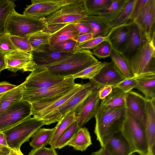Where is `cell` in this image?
<instances>
[{"instance_id":"6da1fadb","label":"cell","mask_w":155,"mask_h":155,"mask_svg":"<svg viewBox=\"0 0 155 155\" xmlns=\"http://www.w3.org/2000/svg\"><path fill=\"white\" fill-rule=\"evenodd\" d=\"M126 107L99 109L95 116L94 132L97 140L104 147L110 138L120 132L124 120Z\"/></svg>"},{"instance_id":"7a4b0ae2","label":"cell","mask_w":155,"mask_h":155,"mask_svg":"<svg viewBox=\"0 0 155 155\" xmlns=\"http://www.w3.org/2000/svg\"><path fill=\"white\" fill-rule=\"evenodd\" d=\"M99 61L90 50H80L74 52L65 59L45 67L54 74L68 77Z\"/></svg>"},{"instance_id":"3957f363","label":"cell","mask_w":155,"mask_h":155,"mask_svg":"<svg viewBox=\"0 0 155 155\" xmlns=\"http://www.w3.org/2000/svg\"><path fill=\"white\" fill-rule=\"evenodd\" d=\"M42 18L21 14L13 11L7 20L4 31L10 36L28 37L48 28Z\"/></svg>"},{"instance_id":"277c9868","label":"cell","mask_w":155,"mask_h":155,"mask_svg":"<svg viewBox=\"0 0 155 155\" xmlns=\"http://www.w3.org/2000/svg\"><path fill=\"white\" fill-rule=\"evenodd\" d=\"M120 132L134 153L137 152L140 155L149 153L145 127L127 108Z\"/></svg>"},{"instance_id":"5b68a950","label":"cell","mask_w":155,"mask_h":155,"mask_svg":"<svg viewBox=\"0 0 155 155\" xmlns=\"http://www.w3.org/2000/svg\"><path fill=\"white\" fill-rule=\"evenodd\" d=\"M45 125L42 120L31 116L2 132L5 136L8 146L12 150H20L21 145L28 141L35 132Z\"/></svg>"},{"instance_id":"8992f818","label":"cell","mask_w":155,"mask_h":155,"mask_svg":"<svg viewBox=\"0 0 155 155\" xmlns=\"http://www.w3.org/2000/svg\"><path fill=\"white\" fill-rule=\"evenodd\" d=\"M129 61L135 78L155 74V42L147 40Z\"/></svg>"},{"instance_id":"52a82bcc","label":"cell","mask_w":155,"mask_h":155,"mask_svg":"<svg viewBox=\"0 0 155 155\" xmlns=\"http://www.w3.org/2000/svg\"><path fill=\"white\" fill-rule=\"evenodd\" d=\"M71 76L53 87L41 89L23 88L22 100L30 104L51 99L58 96L65 94L72 89L77 83Z\"/></svg>"},{"instance_id":"ba28073f","label":"cell","mask_w":155,"mask_h":155,"mask_svg":"<svg viewBox=\"0 0 155 155\" xmlns=\"http://www.w3.org/2000/svg\"><path fill=\"white\" fill-rule=\"evenodd\" d=\"M88 15L85 0H76L64 6L53 14L42 18L48 26L79 22Z\"/></svg>"},{"instance_id":"9c48e42d","label":"cell","mask_w":155,"mask_h":155,"mask_svg":"<svg viewBox=\"0 0 155 155\" xmlns=\"http://www.w3.org/2000/svg\"><path fill=\"white\" fill-rule=\"evenodd\" d=\"M31 116L30 104L22 100L16 103L0 114V131L15 126Z\"/></svg>"},{"instance_id":"30bf717a","label":"cell","mask_w":155,"mask_h":155,"mask_svg":"<svg viewBox=\"0 0 155 155\" xmlns=\"http://www.w3.org/2000/svg\"><path fill=\"white\" fill-rule=\"evenodd\" d=\"M67 78L54 74L45 67H37L23 82V88L36 89L50 87L61 83Z\"/></svg>"},{"instance_id":"8fae6325","label":"cell","mask_w":155,"mask_h":155,"mask_svg":"<svg viewBox=\"0 0 155 155\" xmlns=\"http://www.w3.org/2000/svg\"><path fill=\"white\" fill-rule=\"evenodd\" d=\"M76 0H32L26 6L23 15L41 18L55 12L62 7L75 2Z\"/></svg>"},{"instance_id":"7c38bea8","label":"cell","mask_w":155,"mask_h":155,"mask_svg":"<svg viewBox=\"0 0 155 155\" xmlns=\"http://www.w3.org/2000/svg\"><path fill=\"white\" fill-rule=\"evenodd\" d=\"M133 21L149 41L155 42V0H147Z\"/></svg>"},{"instance_id":"4fadbf2b","label":"cell","mask_w":155,"mask_h":155,"mask_svg":"<svg viewBox=\"0 0 155 155\" xmlns=\"http://www.w3.org/2000/svg\"><path fill=\"white\" fill-rule=\"evenodd\" d=\"M83 85L84 84H77L72 89L61 97L33 114V117L42 120L45 125L58 122L59 121L58 116L59 109L81 89Z\"/></svg>"},{"instance_id":"5bb4252c","label":"cell","mask_w":155,"mask_h":155,"mask_svg":"<svg viewBox=\"0 0 155 155\" xmlns=\"http://www.w3.org/2000/svg\"><path fill=\"white\" fill-rule=\"evenodd\" d=\"M95 88L75 110L79 128L82 127L95 116L100 108V99Z\"/></svg>"},{"instance_id":"9a60e30c","label":"cell","mask_w":155,"mask_h":155,"mask_svg":"<svg viewBox=\"0 0 155 155\" xmlns=\"http://www.w3.org/2000/svg\"><path fill=\"white\" fill-rule=\"evenodd\" d=\"M5 57L6 69L14 73L19 70L32 72L37 67L30 53L17 49Z\"/></svg>"},{"instance_id":"2e32d148","label":"cell","mask_w":155,"mask_h":155,"mask_svg":"<svg viewBox=\"0 0 155 155\" xmlns=\"http://www.w3.org/2000/svg\"><path fill=\"white\" fill-rule=\"evenodd\" d=\"M125 79L114 63L112 61L108 63L93 79L90 80L95 85L97 88L105 85L114 86Z\"/></svg>"},{"instance_id":"e0dca14e","label":"cell","mask_w":155,"mask_h":155,"mask_svg":"<svg viewBox=\"0 0 155 155\" xmlns=\"http://www.w3.org/2000/svg\"><path fill=\"white\" fill-rule=\"evenodd\" d=\"M147 100L144 96L137 92L131 91L127 93L125 103L126 108L145 127Z\"/></svg>"},{"instance_id":"ac0fdd59","label":"cell","mask_w":155,"mask_h":155,"mask_svg":"<svg viewBox=\"0 0 155 155\" xmlns=\"http://www.w3.org/2000/svg\"><path fill=\"white\" fill-rule=\"evenodd\" d=\"M73 52L60 51L51 48L48 45L42 51H32L30 53L37 67H45L58 62L68 57Z\"/></svg>"},{"instance_id":"d6986e66","label":"cell","mask_w":155,"mask_h":155,"mask_svg":"<svg viewBox=\"0 0 155 155\" xmlns=\"http://www.w3.org/2000/svg\"><path fill=\"white\" fill-rule=\"evenodd\" d=\"M96 88L95 85L90 81L84 84L81 88L59 109L58 116L59 120L68 112L75 110Z\"/></svg>"},{"instance_id":"ffe728a7","label":"cell","mask_w":155,"mask_h":155,"mask_svg":"<svg viewBox=\"0 0 155 155\" xmlns=\"http://www.w3.org/2000/svg\"><path fill=\"white\" fill-rule=\"evenodd\" d=\"M128 23L129 35L121 54L129 60L147 39L143 32L133 21Z\"/></svg>"},{"instance_id":"44dd1931","label":"cell","mask_w":155,"mask_h":155,"mask_svg":"<svg viewBox=\"0 0 155 155\" xmlns=\"http://www.w3.org/2000/svg\"><path fill=\"white\" fill-rule=\"evenodd\" d=\"M145 129L148 143L149 153L151 155H155V99L147 100Z\"/></svg>"},{"instance_id":"7402d4cb","label":"cell","mask_w":155,"mask_h":155,"mask_svg":"<svg viewBox=\"0 0 155 155\" xmlns=\"http://www.w3.org/2000/svg\"><path fill=\"white\" fill-rule=\"evenodd\" d=\"M129 33L128 23L111 28L108 41L113 50L121 54L127 43Z\"/></svg>"},{"instance_id":"603a6c76","label":"cell","mask_w":155,"mask_h":155,"mask_svg":"<svg viewBox=\"0 0 155 155\" xmlns=\"http://www.w3.org/2000/svg\"><path fill=\"white\" fill-rule=\"evenodd\" d=\"M104 147L111 155H131L134 153L120 132L111 137Z\"/></svg>"},{"instance_id":"cb8c5ba5","label":"cell","mask_w":155,"mask_h":155,"mask_svg":"<svg viewBox=\"0 0 155 155\" xmlns=\"http://www.w3.org/2000/svg\"><path fill=\"white\" fill-rule=\"evenodd\" d=\"M79 22L84 23L90 27L93 38L106 37L111 29L110 24L99 15H88Z\"/></svg>"},{"instance_id":"d4e9b609","label":"cell","mask_w":155,"mask_h":155,"mask_svg":"<svg viewBox=\"0 0 155 155\" xmlns=\"http://www.w3.org/2000/svg\"><path fill=\"white\" fill-rule=\"evenodd\" d=\"M127 94L117 88L113 87L111 92L102 100L100 108L110 109L125 107Z\"/></svg>"},{"instance_id":"484cf974","label":"cell","mask_w":155,"mask_h":155,"mask_svg":"<svg viewBox=\"0 0 155 155\" xmlns=\"http://www.w3.org/2000/svg\"><path fill=\"white\" fill-rule=\"evenodd\" d=\"M135 78L137 81L135 88L143 93L147 100L155 99V74L140 76Z\"/></svg>"},{"instance_id":"4316f807","label":"cell","mask_w":155,"mask_h":155,"mask_svg":"<svg viewBox=\"0 0 155 155\" xmlns=\"http://www.w3.org/2000/svg\"><path fill=\"white\" fill-rule=\"evenodd\" d=\"M79 33L74 23L66 24L52 34L48 45L52 47L58 43L72 39L78 36Z\"/></svg>"},{"instance_id":"83f0119b","label":"cell","mask_w":155,"mask_h":155,"mask_svg":"<svg viewBox=\"0 0 155 155\" xmlns=\"http://www.w3.org/2000/svg\"><path fill=\"white\" fill-rule=\"evenodd\" d=\"M92 144L91 137L87 128H80L67 146L73 147L77 150L83 151Z\"/></svg>"},{"instance_id":"f1b7e54d","label":"cell","mask_w":155,"mask_h":155,"mask_svg":"<svg viewBox=\"0 0 155 155\" xmlns=\"http://www.w3.org/2000/svg\"><path fill=\"white\" fill-rule=\"evenodd\" d=\"M23 82L5 93L0 100V114L9 107L22 100Z\"/></svg>"},{"instance_id":"f546056e","label":"cell","mask_w":155,"mask_h":155,"mask_svg":"<svg viewBox=\"0 0 155 155\" xmlns=\"http://www.w3.org/2000/svg\"><path fill=\"white\" fill-rule=\"evenodd\" d=\"M55 130V127L50 129L39 128L32 136L30 146L33 148L38 149L49 144Z\"/></svg>"},{"instance_id":"4dcf8cb0","label":"cell","mask_w":155,"mask_h":155,"mask_svg":"<svg viewBox=\"0 0 155 155\" xmlns=\"http://www.w3.org/2000/svg\"><path fill=\"white\" fill-rule=\"evenodd\" d=\"M110 57L111 61L125 78H135L134 74L130 66L129 60L123 55L113 50Z\"/></svg>"},{"instance_id":"1f68e13d","label":"cell","mask_w":155,"mask_h":155,"mask_svg":"<svg viewBox=\"0 0 155 155\" xmlns=\"http://www.w3.org/2000/svg\"><path fill=\"white\" fill-rule=\"evenodd\" d=\"M76 120V116L74 110L68 112L61 117L55 127L56 130L49 144L51 147H53L62 133Z\"/></svg>"},{"instance_id":"d6a6232c","label":"cell","mask_w":155,"mask_h":155,"mask_svg":"<svg viewBox=\"0 0 155 155\" xmlns=\"http://www.w3.org/2000/svg\"><path fill=\"white\" fill-rule=\"evenodd\" d=\"M128 0H113L110 7L98 15L110 24L117 19Z\"/></svg>"},{"instance_id":"836d02e7","label":"cell","mask_w":155,"mask_h":155,"mask_svg":"<svg viewBox=\"0 0 155 155\" xmlns=\"http://www.w3.org/2000/svg\"><path fill=\"white\" fill-rule=\"evenodd\" d=\"M52 34L41 31L28 37V39L33 50L39 51L44 50L48 45Z\"/></svg>"},{"instance_id":"e575fe53","label":"cell","mask_w":155,"mask_h":155,"mask_svg":"<svg viewBox=\"0 0 155 155\" xmlns=\"http://www.w3.org/2000/svg\"><path fill=\"white\" fill-rule=\"evenodd\" d=\"M79 127L76 120L69 126L60 135L52 147L54 149H61L67 146L73 138Z\"/></svg>"},{"instance_id":"d590c367","label":"cell","mask_w":155,"mask_h":155,"mask_svg":"<svg viewBox=\"0 0 155 155\" xmlns=\"http://www.w3.org/2000/svg\"><path fill=\"white\" fill-rule=\"evenodd\" d=\"M137 0H128L117 18L111 22L110 26L113 28L125 25L131 20L133 8Z\"/></svg>"},{"instance_id":"8d00e7d4","label":"cell","mask_w":155,"mask_h":155,"mask_svg":"<svg viewBox=\"0 0 155 155\" xmlns=\"http://www.w3.org/2000/svg\"><path fill=\"white\" fill-rule=\"evenodd\" d=\"M113 0H85L88 15H98L108 8Z\"/></svg>"},{"instance_id":"74e56055","label":"cell","mask_w":155,"mask_h":155,"mask_svg":"<svg viewBox=\"0 0 155 155\" xmlns=\"http://www.w3.org/2000/svg\"><path fill=\"white\" fill-rule=\"evenodd\" d=\"M16 6L13 1L0 0V32L4 31L8 18Z\"/></svg>"},{"instance_id":"f35d334b","label":"cell","mask_w":155,"mask_h":155,"mask_svg":"<svg viewBox=\"0 0 155 155\" xmlns=\"http://www.w3.org/2000/svg\"><path fill=\"white\" fill-rule=\"evenodd\" d=\"M108 63L99 61L71 77L74 79L81 78L92 79L99 73Z\"/></svg>"},{"instance_id":"ab89813d","label":"cell","mask_w":155,"mask_h":155,"mask_svg":"<svg viewBox=\"0 0 155 155\" xmlns=\"http://www.w3.org/2000/svg\"><path fill=\"white\" fill-rule=\"evenodd\" d=\"M17 50L11 40L10 35L4 31L0 32V53L5 56Z\"/></svg>"},{"instance_id":"60d3db41","label":"cell","mask_w":155,"mask_h":155,"mask_svg":"<svg viewBox=\"0 0 155 155\" xmlns=\"http://www.w3.org/2000/svg\"><path fill=\"white\" fill-rule=\"evenodd\" d=\"M79 44L74 40L71 39L61 41L52 47H49L53 50L66 52H74L78 50Z\"/></svg>"},{"instance_id":"b9f144b4","label":"cell","mask_w":155,"mask_h":155,"mask_svg":"<svg viewBox=\"0 0 155 155\" xmlns=\"http://www.w3.org/2000/svg\"><path fill=\"white\" fill-rule=\"evenodd\" d=\"M112 50L110 44L106 40L103 41L93 49L92 52L94 55L101 59L110 57Z\"/></svg>"},{"instance_id":"7bdbcfd3","label":"cell","mask_w":155,"mask_h":155,"mask_svg":"<svg viewBox=\"0 0 155 155\" xmlns=\"http://www.w3.org/2000/svg\"><path fill=\"white\" fill-rule=\"evenodd\" d=\"M10 38L13 45L17 49L28 53L33 50L28 37L21 38L10 36Z\"/></svg>"},{"instance_id":"ee69618b","label":"cell","mask_w":155,"mask_h":155,"mask_svg":"<svg viewBox=\"0 0 155 155\" xmlns=\"http://www.w3.org/2000/svg\"><path fill=\"white\" fill-rule=\"evenodd\" d=\"M109 34L106 37L93 38L84 43L79 44L78 47V50L93 49L103 41L108 40Z\"/></svg>"},{"instance_id":"f6af8a7d","label":"cell","mask_w":155,"mask_h":155,"mask_svg":"<svg viewBox=\"0 0 155 155\" xmlns=\"http://www.w3.org/2000/svg\"><path fill=\"white\" fill-rule=\"evenodd\" d=\"M137 81L135 78H125L113 86L117 88L125 93H128L134 88H135Z\"/></svg>"},{"instance_id":"bcb514c9","label":"cell","mask_w":155,"mask_h":155,"mask_svg":"<svg viewBox=\"0 0 155 155\" xmlns=\"http://www.w3.org/2000/svg\"><path fill=\"white\" fill-rule=\"evenodd\" d=\"M74 23L78 32V36L92 33L91 28L86 24L81 22H78Z\"/></svg>"},{"instance_id":"7dc6e473","label":"cell","mask_w":155,"mask_h":155,"mask_svg":"<svg viewBox=\"0 0 155 155\" xmlns=\"http://www.w3.org/2000/svg\"><path fill=\"white\" fill-rule=\"evenodd\" d=\"M147 0H137L134 6L131 18V20L133 21L138 13L143 8Z\"/></svg>"},{"instance_id":"c3c4849f","label":"cell","mask_w":155,"mask_h":155,"mask_svg":"<svg viewBox=\"0 0 155 155\" xmlns=\"http://www.w3.org/2000/svg\"><path fill=\"white\" fill-rule=\"evenodd\" d=\"M113 87L112 85H107L100 88L98 92L100 99L103 100L112 91Z\"/></svg>"},{"instance_id":"681fc988","label":"cell","mask_w":155,"mask_h":155,"mask_svg":"<svg viewBox=\"0 0 155 155\" xmlns=\"http://www.w3.org/2000/svg\"><path fill=\"white\" fill-rule=\"evenodd\" d=\"M17 86L7 81L0 82V94H4L10 91L15 88Z\"/></svg>"},{"instance_id":"f907efd6","label":"cell","mask_w":155,"mask_h":155,"mask_svg":"<svg viewBox=\"0 0 155 155\" xmlns=\"http://www.w3.org/2000/svg\"><path fill=\"white\" fill-rule=\"evenodd\" d=\"M93 38V34L92 33H88L78 36L72 39L76 41L80 44L84 43Z\"/></svg>"},{"instance_id":"816d5d0a","label":"cell","mask_w":155,"mask_h":155,"mask_svg":"<svg viewBox=\"0 0 155 155\" xmlns=\"http://www.w3.org/2000/svg\"><path fill=\"white\" fill-rule=\"evenodd\" d=\"M48 149L45 147H42L38 149L33 148L28 155H47Z\"/></svg>"},{"instance_id":"f5cc1de1","label":"cell","mask_w":155,"mask_h":155,"mask_svg":"<svg viewBox=\"0 0 155 155\" xmlns=\"http://www.w3.org/2000/svg\"><path fill=\"white\" fill-rule=\"evenodd\" d=\"M12 150L8 146L0 144V155H9Z\"/></svg>"},{"instance_id":"db71d44e","label":"cell","mask_w":155,"mask_h":155,"mask_svg":"<svg viewBox=\"0 0 155 155\" xmlns=\"http://www.w3.org/2000/svg\"><path fill=\"white\" fill-rule=\"evenodd\" d=\"M91 155H111L104 147H101L98 150L92 152Z\"/></svg>"},{"instance_id":"11a10c76","label":"cell","mask_w":155,"mask_h":155,"mask_svg":"<svg viewBox=\"0 0 155 155\" xmlns=\"http://www.w3.org/2000/svg\"><path fill=\"white\" fill-rule=\"evenodd\" d=\"M6 64L5 56L0 53V74L3 70L6 69Z\"/></svg>"},{"instance_id":"9f6ffc18","label":"cell","mask_w":155,"mask_h":155,"mask_svg":"<svg viewBox=\"0 0 155 155\" xmlns=\"http://www.w3.org/2000/svg\"><path fill=\"white\" fill-rule=\"evenodd\" d=\"M0 144L7 146L6 137L2 132L0 131Z\"/></svg>"},{"instance_id":"6f0895ef","label":"cell","mask_w":155,"mask_h":155,"mask_svg":"<svg viewBox=\"0 0 155 155\" xmlns=\"http://www.w3.org/2000/svg\"><path fill=\"white\" fill-rule=\"evenodd\" d=\"M48 155H58L55 149L52 148H47Z\"/></svg>"},{"instance_id":"680465c9","label":"cell","mask_w":155,"mask_h":155,"mask_svg":"<svg viewBox=\"0 0 155 155\" xmlns=\"http://www.w3.org/2000/svg\"><path fill=\"white\" fill-rule=\"evenodd\" d=\"M9 155H24L20 150H12Z\"/></svg>"},{"instance_id":"91938a15","label":"cell","mask_w":155,"mask_h":155,"mask_svg":"<svg viewBox=\"0 0 155 155\" xmlns=\"http://www.w3.org/2000/svg\"><path fill=\"white\" fill-rule=\"evenodd\" d=\"M5 93H4V94H0V99L2 97V96L3 95V94H5Z\"/></svg>"},{"instance_id":"94428289","label":"cell","mask_w":155,"mask_h":155,"mask_svg":"<svg viewBox=\"0 0 155 155\" xmlns=\"http://www.w3.org/2000/svg\"><path fill=\"white\" fill-rule=\"evenodd\" d=\"M143 155H151L150 154H149V153H147V154H144Z\"/></svg>"},{"instance_id":"6125c7cd","label":"cell","mask_w":155,"mask_h":155,"mask_svg":"<svg viewBox=\"0 0 155 155\" xmlns=\"http://www.w3.org/2000/svg\"><path fill=\"white\" fill-rule=\"evenodd\" d=\"M131 155H134V154H131Z\"/></svg>"}]
</instances>
